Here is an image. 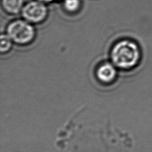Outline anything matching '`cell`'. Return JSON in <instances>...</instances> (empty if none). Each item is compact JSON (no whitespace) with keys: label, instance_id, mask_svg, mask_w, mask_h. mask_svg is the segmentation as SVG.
Segmentation results:
<instances>
[{"label":"cell","instance_id":"obj_8","mask_svg":"<svg viewBox=\"0 0 152 152\" xmlns=\"http://www.w3.org/2000/svg\"><path fill=\"white\" fill-rule=\"evenodd\" d=\"M39 1H41L43 3H45V4H47V3H49V2H51L52 1H53L54 0H38Z\"/></svg>","mask_w":152,"mask_h":152},{"label":"cell","instance_id":"obj_3","mask_svg":"<svg viewBox=\"0 0 152 152\" xmlns=\"http://www.w3.org/2000/svg\"><path fill=\"white\" fill-rule=\"evenodd\" d=\"M21 13L24 20L31 24H37L46 19L48 10L45 3L34 0L24 4Z\"/></svg>","mask_w":152,"mask_h":152},{"label":"cell","instance_id":"obj_4","mask_svg":"<svg viewBox=\"0 0 152 152\" xmlns=\"http://www.w3.org/2000/svg\"><path fill=\"white\" fill-rule=\"evenodd\" d=\"M116 75V66L109 62L101 64L96 71V76L98 80L105 84L112 83Z\"/></svg>","mask_w":152,"mask_h":152},{"label":"cell","instance_id":"obj_7","mask_svg":"<svg viewBox=\"0 0 152 152\" xmlns=\"http://www.w3.org/2000/svg\"><path fill=\"white\" fill-rule=\"evenodd\" d=\"M13 42L7 34H2L1 36L0 50L2 53H5L10 51L11 49Z\"/></svg>","mask_w":152,"mask_h":152},{"label":"cell","instance_id":"obj_6","mask_svg":"<svg viewBox=\"0 0 152 152\" xmlns=\"http://www.w3.org/2000/svg\"><path fill=\"white\" fill-rule=\"evenodd\" d=\"M80 0H64L63 7L64 10L70 13L77 12L80 8Z\"/></svg>","mask_w":152,"mask_h":152},{"label":"cell","instance_id":"obj_5","mask_svg":"<svg viewBox=\"0 0 152 152\" xmlns=\"http://www.w3.org/2000/svg\"><path fill=\"white\" fill-rule=\"evenodd\" d=\"M24 5V0H2L3 9L10 14H17L21 12Z\"/></svg>","mask_w":152,"mask_h":152},{"label":"cell","instance_id":"obj_1","mask_svg":"<svg viewBox=\"0 0 152 152\" xmlns=\"http://www.w3.org/2000/svg\"><path fill=\"white\" fill-rule=\"evenodd\" d=\"M140 58V50L135 43L128 40L117 42L112 48V63L121 69H129L137 64Z\"/></svg>","mask_w":152,"mask_h":152},{"label":"cell","instance_id":"obj_2","mask_svg":"<svg viewBox=\"0 0 152 152\" xmlns=\"http://www.w3.org/2000/svg\"><path fill=\"white\" fill-rule=\"evenodd\" d=\"M6 34L12 41L18 45H27L32 42L36 31L32 24L25 20H15L10 22L6 29Z\"/></svg>","mask_w":152,"mask_h":152}]
</instances>
